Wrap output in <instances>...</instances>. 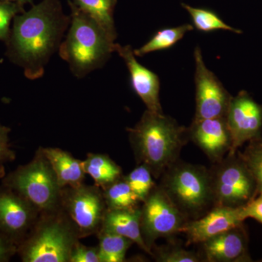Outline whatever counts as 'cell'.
Listing matches in <instances>:
<instances>
[{
  "instance_id": "6da1fadb",
  "label": "cell",
  "mask_w": 262,
  "mask_h": 262,
  "mask_svg": "<svg viewBox=\"0 0 262 262\" xmlns=\"http://www.w3.org/2000/svg\"><path fill=\"white\" fill-rule=\"evenodd\" d=\"M70 21L58 0H42L29 11L15 15L8 37L10 55L23 67L27 78L42 77L46 65L59 49Z\"/></svg>"
},
{
  "instance_id": "7a4b0ae2",
  "label": "cell",
  "mask_w": 262,
  "mask_h": 262,
  "mask_svg": "<svg viewBox=\"0 0 262 262\" xmlns=\"http://www.w3.org/2000/svg\"><path fill=\"white\" fill-rule=\"evenodd\" d=\"M138 164H144L155 179L178 160L189 139V129L172 117L146 110L139 122L127 129Z\"/></svg>"
},
{
  "instance_id": "3957f363",
  "label": "cell",
  "mask_w": 262,
  "mask_h": 262,
  "mask_svg": "<svg viewBox=\"0 0 262 262\" xmlns=\"http://www.w3.org/2000/svg\"><path fill=\"white\" fill-rule=\"evenodd\" d=\"M70 27L58 53L77 78L101 68L115 52V44L99 24L70 3Z\"/></svg>"
},
{
  "instance_id": "277c9868",
  "label": "cell",
  "mask_w": 262,
  "mask_h": 262,
  "mask_svg": "<svg viewBox=\"0 0 262 262\" xmlns=\"http://www.w3.org/2000/svg\"><path fill=\"white\" fill-rule=\"evenodd\" d=\"M80 239L78 229L63 208L41 213L28 235L18 245L24 262H69Z\"/></svg>"
},
{
  "instance_id": "5b68a950",
  "label": "cell",
  "mask_w": 262,
  "mask_h": 262,
  "mask_svg": "<svg viewBox=\"0 0 262 262\" xmlns=\"http://www.w3.org/2000/svg\"><path fill=\"white\" fill-rule=\"evenodd\" d=\"M161 177L160 187L188 220L200 218L214 206L211 171L205 167L177 161Z\"/></svg>"
},
{
  "instance_id": "8992f818",
  "label": "cell",
  "mask_w": 262,
  "mask_h": 262,
  "mask_svg": "<svg viewBox=\"0 0 262 262\" xmlns=\"http://www.w3.org/2000/svg\"><path fill=\"white\" fill-rule=\"evenodd\" d=\"M3 184L25 198L40 214L61 207L63 189L41 147L32 161L3 177Z\"/></svg>"
},
{
  "instance_id": "52a82bcc",
  "label": "cell",
  "mask_w": 262,
  "mask_h": 262,
  "mask_svg": "<svg viewBox=\"0 0 262 262\" xmlns=\"http://www.w3.org/2000/svg\"><path fill=\"white\" fill-rule=\"evenodd\" d=\"M210 171L214 206L241 208L258 194L256 180L237 151L215 163Z\"/></svg>"
},
{
  "instance_id": "ba28073f",
  "label": "cell",
  "mask_w": 262,
  "mask_h": 262,
  "mask_svg": "<svg viewBox=\"0 0 262 262\" xmlns=\"http://www.w3.org/2000/svg\"><path fill=\"white\" fill-rule=\"evenodd\" d=\"M141 206V229L152 252L155 241L182 232L189 221L160 186H155Z\"/></svg>"
},
{
  "instance_id": "9c48e42d",
  "label": "cell",
  "mask_w": 262,
  "mask_h": 262,
  "mask_svg": "<svg viewBox=\"0 0 262 262\" xmlns=\"http://www.w3.org/2000/svg\"><path fill=\"white\" fill-rule=\"evenodd\" d=\"M61 206L77 227L80 238L99 232L107 210L101 188L84 183L63 188Z\"/></svg>"
},
{
  "instance_id": "30bf717a",
  "label": "cell",
  "mask_w": 262,
  "mask_h": 262,
  "mask_svg": "<svg viewBox=\"0 0 262 262\" xmlns=\"http://www.w3.org/2000/svg\"><path fill=\"white\" fill-rule=\"evenodd\" d=\"M225 117L232 139L228 155L235 154L245 143L262 137V104L246 91L231 98Z\"/></svg>"
},
{
  "instance_id": "8fae6325",
  "label": "cell",
  "mask_w": 262,
  "mask_h": 262,
  "mask_svg": "<svg viewBox=\"0 0 262 262\" xmlns=\"http://www.w3.org/2000/svg\"><path fill=\"white\" fill-rule=\"evenodd\" d=\"M194 56L196 66V111L194 120L226 117L232 96L216 76L207 68L201 48H195Z\"/></svg>"
},
{
  "instance_id": "7c38bea8",
  "label": "cell",
  "mask_w": 262,
  "mask_h": 262,
  "mask_svg": "<svg viewBox=\"0 0 262 262\" xmlns=\"http://www.w3.org/2000/svg\"><path fill=\"white\" fill-rule=\"evenodd\" d=\"M39 215L37 208L18 193L3 184L0 187V232L18 246Z\"/></svg>"
},
{
  "instance_id": "4fadbf2b",
  "label": "cell",
  "mask_w": 262,
  "mask_h": 262,
  "mask_svg": "<svg viewBox=\"0 0 262 262\" xmlns=\"http://www.w3.org/2000/svg\"><path fill=\"white\" fill-rule=\"evenodd\" d=\"M241 211L242 207L213 206L203 216L187 221L181 232L185 234L189 244H201L217 234L243 225L244 220Z\"/></svg>"
},
{
  "instance_id": "5bb4252c",
  "label": "cell",
  "mask_w": 262,
  "mask_h": 262,
  "mask_svg": "<svg viewBox=\"0 0 262 262\" xmlns=\"http://www.w3.org/2000/svg\"><path fill=\"white\" fill-rule=\"evenodd\" d=\"M188 129L189 138L213 163L228 155L232 139L225 117L193 120Z\"/></svg>"
},
{
  "instance_id": "9a60e30c",
  "label": "cell",
  "mask_w": 262,
  "mask_h": 262,
  "mask_svg": "<svg viewBox=\"0 0 262 262\" xmlns=\"http://www.w3.org/2000/svg\"><path fill=\"white\" fill-rule=\"evenodd\" d=\"M202 258L208 262L251 261L248 237L244 224L217 234L200 244Z\"/></svg>"
},
{
  "instance_id": "2e32d148",
  "label": "cell",
  "mask_w": 262,
  "mask_h": 262,
  "mask_svg": "<svg viewBox=\"0 0 262 262\" xmlns=\"http://www.w3.org/2000/svg\"><path fill=\"white\" fill-rule=\"evenodd\" d=\"M115 52L125 62L130 72L133 89L146 105V110L153 113H163L160 101L158 76L138 62L130 46H122L115 43Z\"/></svg>"
},
{
  "instance_id": "e0dca14e",
  "label": "cell",
  "mask_w": 262,
  "mask_h": 262,
  "mask_svg": "<svg viewBox=\"0 0 262 262\" xmlns=\"http://www.w3.org/2000/svg\"><path fill=\"white\" fill-rule=\"evenodd\" d=\"M141 206L134 209L106 210L100 229L130 239L141 250L152 256V252L146 246L141 233Z\"/></svg>"
},
{
  "instance_id": "ac0fdd59",
  "label": "cell",
  "mask_w": 262,
  "mask_h": 262,
  "mask_svg": "<svg viewBox=\"0 0 262 262\" xmlns=\"http://www.w3.org/2000/svg\"><path fill=\"white\" fill-rule=\"evenodd\" d=\"M41 149L51 163L62 189L77 187L83 184L86 173L82 161L59 148L41 147Z\"/></svg>"
},
{
  "instance_id": "d6986e66",
  "label": "cell",
  "mask_w": 262,
  "mask_h": 262,
  "mask_svg": "<svg viewBox=\"0 0 262 262\" xmlns=\"http://www.w3.org/2000/svg\"><path fill=\"white\" fill-rule=\"evenodd\" d=\"M82 163L85 173L101 189L122 177L121 168L107 155L89 153Z\"/></svg>"
},
{
  "instance_id": "ffe728a7",
  "label": "cell",
  "mask_w": 262,
  "mask_h": 262,
  "mask_svg": "<svg viewBox=\"0 0 262 262\" xmlns=\"http://www.w3.org/2000/svg\"><path fill=\"white\" fill-rule=\"evenodd\" d=\"M117 0H74L79 9L96 20L115 42L117 31L114 22V8Z\"/></svg>"
},
{
  "instance_id": "44dd1931",
  "label": "cell",
  "mask_w": 262,
  "mask_h": 262,
  "mask_svg": "<svg viewBox=\"0 0 262 262\" xmlns=\"http://www.w3.org/2000/svg\"><path fill=\"white\" fill-rule=\"evenodd\" d=\"M101 189L108 210L134 209L141 206V202L123 176Z\"/></svg>"
},
{
  "instance_id": "7402d4cb",
  "label": "cell",
  "mask_w": 262,
  "mask_h": 262,
  "mask_svg": "<svg viewBox=\"0 0 262 262\" xmlns=\"http://www.w3.org/2000/svg\"><path fill=\"white\" fill-rule=\"evenodd\" d=\"M100 262H123L127 251L134 243L113 232L100 229L98 232Z\"/></svg>"
},
{
  "instance_id": "603a6c76",
  "label": "cell",
  "mask_w": 262,
  "mask_h": 262,
  "mask_svg": "<svg viewBox=\"0 0 262 262\" xmlns=\"http://www.w3.org/2000/svg\"><path fill=\"white\" fill-rule=\"evenodd\" d=\"M191 24H183L173 28L164 29L156 33L142 47L134 50L136 56H144L155 51H163L173 47L187 32L193 30Z\"/></svg>"
},
{
  "instance_id": "cb8c5ba5",
  "label": "cell",
  "mask_w": 262,
  "mask_h": 262,
  "mask_svg": "<svg viewBox=\"0 0 262 262\" xmlns=\"http://www.w3.org/2000/svg\"><path fill=\"white\" fill-rule=\"evenodd\" d=\"M192 17L193 24L198 30L203 32H214L216 30H225L241 34L242 31L230 27L225 23L215 13L211 10L192 8L188 5L183 4Z\"/></svg>"
},
{
  "instance_id": "d4e9b609",
  "label": "cell",
  "mask_w": 262,
  "mask_h": 262,
  "mask_svg": "<svg viewBox=\"0 0 262 262\" xmlns=\"http://www.w3.org/2000/svg\"><path fill=\"white\" fill-rule=\"evenodd\" d=\"M124 178L141 203L145 201L153 188L156 186L151 170L144 164H139L134 170Z\"/></svg>"
},
{
  "instance_id": "484cf974",
  "label": "cell",
  "mask_w": 262,
  "mask_h": 262,
  "mask_svg": "<svg viewBox=\"0 0 262 262\" xmlns=\"http://www.w3.org/2000/svg\"><path fill=\"white\" fill-rule=\"evenodd\" d=\"M248 143L244 151L237 153L256 180L258 193L262 192V137Z\"/></svg>"
},
{
  "instance_id": "4316f807",
  "label": "cell",
  "mask_w": 262,
  "mask_h": 262,
  "mask_svg": "<svg viewBox=\"0 0 262 262\" xmlns=\"http://www.w3.org/2000/svg\"><path fill=\"white\" fill-rule=\"evenodd\" d=\"M152 256L159 262H199L203 259L199 253L177 246L156 248Z\"/></svg>"
},
{
  "instance_id": "83f0119b",
  "label": "cell",
  "mask_w": 262,
  "mask_h": 262,
  "mask_svg": "<svg viewBox=\"0 0 262 262\" xmlns=\"http://www.w3.org/2000/svg\"><path fill=\"white\" fill-rule=\"evenodd\" d=\"M20 5L10 2L0 1V40H8L12 19L21 11Z\"/></svg>"
},
{
  "instance_id": "f1b7e54d",
  "label": "cell",
  "mask_w": 262,
  "mask_h": 262,
  "mask_svg": "<svg viewBox=\"0 0 262 262\" xmlns=\"http://www.w3.org/2000/svg\"><path fill=\"white\" fill-rule=\"evenodd\" d=\"M69 262H100L98 246H87L76 243L71 251Z\"/></svg>"
},
{
  "instance_id": "f546056e",
  "label": "cell",
  "mask_w": 262,
  "mask_h": 262,
  "mask_svg": "<svg viewBox=\"0 0 262 262\" xmlns=\"http://www.w3.org/2000/svg\"><path fill=\"white\" fill-rule=\"evenodd\" d=\"M9 127L0 124V163L13 161L15 159V151L9 143Z\"/></svg>"
},
{
  "instance_id": "4dcf8cb0",
  "label": "cell",
  "mask_w": 262,
  "mask_h": 262,
  "mask_svg": "<svg viewBox=\"0 0 262 262\" xmlns=\"http://www.w3.org/2000/svg\"><path fill=\"white\" fill-rule=\"evenodd\" d=\"M241 214L244 221L253 219L262 225V192L258 193L252 201L242 207Z\"/></svg>"
},
{
  "instance_id": "1f68e13d",
  "label": "cell",
  "mask_w": 262,
  "mask_h": 262,
  "mask_svg": "<svg viewBox=\"0 0 262 262\" xmlns=\"http://www.w3.org/2000/svg\"><path fill=\"white\" fill-rule=\"evenodd\" d=\"M18 252V245L0 232V262L10 261Z\"/></svg>"
},
{
  "instance_id": "d6a6232c",
  "label": "cell",
  "mask_w": 262,
  "mask_h": 262,
  "mask_svg": "<svg viewBox=\"0 0 262 262\" xmlns=\"http://www.w3.org/2000/svg\"><path fill=\"white\" fill-rule=\"evenodd\" d=\"M4 1L10 2V3H17L19 5L26 4V3H32L34 0H4Z\"/></svg>"
},
{
  "instance_id": "836d02e7",
  "label": "cell",
  "mask_w": 262,
  "mask_h": 262,
  "mask_svg": "<svg viewBox=\"0 0 262 262\" xmlns=\"http://www.w3.org/2000/svg\"><path fill=\"white\" fill-rule=\"evenodd\" d=\"M5 177V168L3 167V163H0V179H3Z\"/></svg>"
},
{
  "instance_id": "e575fe53",
  "label": "cell",
  "mask_w": 262,
  "mask_h": 262,
  "mask_svg": "<svg viewBox=\"0 0 262 262\" xmlns=\"http://www.w3.org/2000/svg\"><path fill=\"white\" fill-rule=\"evenodd\" d=\"M262 261V259H261V261Z\"/></svg>"
}]
</instances>
